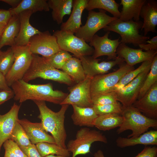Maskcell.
Segmentation results:
<instances>
[{
    "instance_id": "6da1fadb",
    "label": "cell",
    "mask_w": 157,
    "mask_h": 157,
    "mask_svg": "<svg viewBox=\"0 0 157 157\" xmlns=\"http://www.w3.org/2000/svg\"><path fill=\"white\" fill-rule=\"evenodd\" d=\"M15 94L14 99L22 103L28 100L47 101L60 105L68 94L54 90L50 83L32 84L19 80L11 86Z\"/></svg>"
},
{
    "instance_id": "7a4b0ae2",
    "label": "cell",
    "mask_w": 157,
    "mask_h": 157,
    "mask_svg": "<svg viewBox=\"0 0 157 157\" xmlns=\"http://www.w3.org/2000/svg\"><path fill=\"white\" fill-rule=\"evenodd\" d=\"M40 112L38 118L44 129L50 133L54 138L56 143L59 146L67 148L65 144L67 134L65 126V114L69 105H61L60 110L55 112L47 106L45 101L34 100Z\"/></svg>"
},
{
    "instance_id": "3957f363",
    "label": "cell",
    "mask_w": 157,
    "mask_h": 157,
    "mask_svg": "<svg viewBox=\"0 0 157 157\" xmlns=\"http://www.w3.org/2000/svg\"><path fill=\"white\" fill-rule=\"evenodd\" d=\"M37 78L51 80L68 85H72L74 83L68 75L53 67L45 58L33 54L31 65L22 79L28 83Z\"/></svg>"
},
{
    "instance_id": "277c9868",
    "label": "cell",
    "mask_w": 157,
    "mask_h": 157,
    "mask_svg": "<svg viewBox=\"0 0 157 157\" xmlns=\"http://www.w3.org/2000/svg\"><path fill=\"white\" fill-rule=\"evenodd\" d=\"M121 115L123 120L117 131L118 134L129 130L131 131L132 133L127 138H134L148 131L150 128L157 129V119L145 116L132 105L123 107Z\"/></svg>"
},
{
    "instance_id": "5b68a950",
    "label": "cell",
    "mask_w": 157,
    "mask_h": 157,
    "mask_svg": "<svg viewBox=\"0 0 157 157\" xmlns=\"http://www.w3.org/2000/svg\"><path fill=\"white\" fill-rule=\"evenodd\" d=\"M143 22L133 20L123 21L117 18L103 28L105 31H113L119 34L121 43L132 44L135 46L145 44L149 37L140 34L139 30L142 28Z\"/></svg>"
},
{
    "instance_id": "8992f818",
    "label": "cell",
    "mask_w": 157,
    "mask_h": 157,
    "mask_svg": "<svg viewBox=\"0 0 157 157\" xmlns=\"http://www.w3.org/2000/svg\"><path fill=\"white\" fill-rule=\"evenodd\" d=\"M96 142L106 143L108 140L106 136L99 131L82 128L77 131L75 138L68 142L67 149L72 153V157H76L90 153L92 144Z\"/></svg>"
},
{
    "instance_id": "52a82bcc",
    "label": "cell",
    "mask_w": 157,
    "mask_h": 157,
    "mask_svg": "<svg viewBox=\"0 0 157 157\" xmlns=\"http://www.w3.org/2000/svg\"><path fill=\"white\" fill-rule=\"evenodd\" d=\"M53 35L56 38L60 49L71 53L75 57L79 59L82 56H90L94 53V49L73 33L57 30Z\"/></svg>"
},
{
    "instance_id": "ba28073f",
    "label": "cell",
    "mask_w": 157,
    "mask_h": 157,
    "mask_svg": "<svg viewBox=\"0 0 157 157\" xmlns=\"http://www.w3.org/2000/svg\"><path fill=\"white\" fill-rule=\"evenodd\" d=\"M13 51L15 61L5 77L10 87L15 82L22 78L30 67L33 59L29 44L24 46L11 47Z\"/></svg>"
},
{
    "instance_id": "9c48e42d",
    "label": "cell",
    "mask_w": 157,
    "mask_h": 157,
    "mask_svg": "<svg viewBox=\"0 0 157 157\" xmlns=\"http://www.w3.org/2000/svg\"><path fill=\"white\" fill-rule=\"evenodd\" d=\"M119 65V68L115 72L97 75L92 78L90 85L91 98L109 92L124 75L134 69V66H130L124 62Z\"/></svg>"
},
{
    "instance_id": "30bf717a",
    "label": "cell",
    "mask_w": 157,
    "mask_h": 157,
    "mask_svg": "<svg viewBox=\"0 0 157 157\" xmlns=\"http://www.w3.org/2000/svg\"><path fill=\"white\" fill-rule=\"evenodd\" d=\"M106 12L101 9H99V12L92 10L89 11L85 24L80 27L75 33V35L86 42H89L98 31L118 18L109 16Z\"/></svg>"
},
{
    "instance_id": "8fae6325",
    "label": "cell",
    "mask_w": 157,
    "mask_h": 157,
    "mask_svg": "<svg viewBox=\"0 0 157 157\" xmlns=\"http://www.w3.org/2000/svg\"><path fill=\"white\" fill-rule=\"evenodd\" d=\"M92 78L86 76L83 80L69 88V94L60 105H71L83 107H92L90 92Z\"/></svg>"
},
{
    "instance_id": "7c38bea8",
    "label": "cell",
    "mask_w": 157,
    "mask_h": 157,
    "mask_svg": "<svg viewBox=\"0 0 157 157\" xmlns=\"http://www.w3.org/2000/svg\"><path fill=\"white\" fill-rule=\"evenodd\" d=\"M29 45L32 53L48 58L60 49L56 37L48 31L41 32L30 39Z\"/></svg>"
},
{
    "instance_id": "4fadbf2b",
    "label": "cell",
    "mask_w": 157,
    "mask_h": 157,
    "mask_svg": "<svg viewBox=\"0 0 157 157\" xmlns=\"http://www.w3.org/2000/svg\"><path fill=\"white\" fill-rule=\"evenodd\" d=\"M151 67L140 73L122 88L115 92L117 101L121 103L123 107L132 106L137 99L140 89Z\"/></svg>"
},
{
    "instance_id": "5bb4252c",
    "label": "cell",
    "mask_w": 157,
    "mask_h": 157,
    "mask_svg": "<svg viewBox=\"0 0 157 157\" xmlns=\"http://www.w3.org/2000/svg\"><path fill=\"white\" fill-rule=\"evenodd\" d=\"M110 31H107L102 36L95 34L89 42V45L94 47V52L92 57L96 59L103 56H108V60L116 59L118 56L117 49L121 43L119 38L111 40L108 38Z\"/></svg>"
},
{
    "instance_id": "9a60e30c",
    "label": "cell",
    "mask_w": 157,
    "mask_h": 157,
    "mask_svg": "<svg viewBox=\"0 0 157 157\" xmlns=\"http://www.w3.org/2000/svg\"><path fill=\"white\" fill-rule=\"evenodd\" d=\"M79 59L86 76L92 78L97 75L107 73L116 65L124 62L122 58L118 56L115 60L100 63L99 61L100 59L94 58L92 56H82Z\"/></svg>"
},
{
    "instance_id": "2e32d148",
    "label": "cell",
    "mask_w": 157,
    "mask_h": 157,
    "mask_svg": "<svg viewBox=\"0 0 157 157\" xmlns=\"http://www.w3.org/2000/svg\"><path fill=\"white\" fill-rule=\"evenodd\" d=\"M141 49H134L120 43L116 51L117 56L122 58L126 63L131 66H134L137 64L144 62L153 60L157 55V51L150 50L143 51Z\"/></svg>"
},
{
    "instance_id": "e0dca14e",
    "label": "cell",
    "mask_w": 157,
    "mask_h": 157,
    "mask_svg": "<svg viewBox=\"0 0 157 157\" xmlns=\"http://www.w3.org/2000/svg\"><path fill=\"white\" fill-rule=\"evenodd\" d=\"M132 106L145 116L157 119V82L142 98L137 100Z\"/></svg>"
},
{
    "instance_id": "ac0fdd59",
    "label": "cell",
    "mask_w": 157,
    "mask_h": 157,
    "mask_svg": "<svg viewBox=\"0 0 157 157\" xmlns=\"http://www.w3.org/2000/svg\"><path fill=\"white\" fill-rule=\"evenodd\" d=\"M25 131L31 144H36L41 142L56 144L51 135L43 128L41 122H32L26 119L18 121Z\"/></svg>"
},
{
    "instance_id": "d6986e66",
    "label": "cell",
    "mask_w": 157,
    "mask_h": 157,
    "mask_svg": "<svg viewBox=\"0 0 157 157\" xmlns=\"http://www.w3.org/2000/svg\"><path fill=\"white\" fill-rule=\"evenodd\" d=\"M20 106L14 103L10 110L3 115L0 114V151L2 145L10 139L16 123L19 119Z\"/></svg>"
},
{
    "instance_id": "ffe728a7",
    "label": "cell",
    "mask_w": 157,
    "mask_h": 157,
    "mask_svg": "<svg viewBox=\"0 0 157 157\" xmlns=\"http://www.w3.org/2000/svg\"><path fill=\"white\" fill-rule=\"evenodd\" d=\"M33 13L31 11L26 10L18 15L20 23V30L15 40V45L24 46L28 45L32 37L41 32L33 26L30 23V18Z\"/></svg>"
},
{
    "instance_id": "44dd1931",
    "label": "cell",
    "mask_w": 157,
    "mask_h": 157,
    "mask_svg": "<svg viewBox=\"0 0 157 157\" xmlns=\"http://www.w3.org/2000/svg\"><path fill=\"white\" fill-rule=\"evenodd\" d=\"M140 16L144 19L141 28L144 35L150 32H156L157 25V1L154 0H146L143 5Z\"/></svg>"
},
{
    "instance_id": "7402d4cb",
    "label": "cell",
    "mask_w": 157,
    "mask_h": 157,
    "mask_svg": "<svg viewBox=\"0 0 157 157\" xmlns=\"http://www.w3.org/2000/svg\"><path fill=\"white\" fill-rule=\"evenodd\" d=\"M88 0H73L70 16L60 26V30L75 33L81 26L82 13L86 7Z\"/></svg>"
},
{
    "instance_id": "603a6c76",
    "label": "cell",
    "mask_w": 157,
    "mask_h": 157,
    "mask_svg": "<svg viewBox=\"0 0 157 157\" xmlns=\"http://www.w3.org/2000/svg\"><path fill=\"white\" fill-rule=\"evenodd\" d=\"M117 146L120 148L133 146L138 144L156 145L157 131L152 130L147 131L135 138H126L118 137L116 140Z\"/></svg>"
},
{
    "instance_id": "cb8c5ba5",
    "label": "cell",
    "mask_w": 157,
    "mask_h": 157,
    "mask_svg": "<svg viewBox=\"0 0 157 157\" xmlns=\"http://www.w3.org/2000/svg\"><path fill=\"white\" fill-rule=\"evenodd\" d=\"M72 106L73 113L71 118L74 124L79 126H94V122L98 115L92 107H83Z\"/></svg>"
},
{
    "instance_id": "d4e9b609",
    "label": "cell",
    "mask_w": 157,
    "mask_h": 157,
    "mask_svg": "<svg viewBox=\"0 0 157 157\" xmlns=\"http://www.w3.org/2000/svg\"><path fill=\"white\" fill-rule=\"evenodd\" d=\"M146 0H121L122 6L119 19L123 21H140L141 8Z\"/></svg>"
},
{
    "instance_id": "484cf974",
    "label": "cell",
    "mask_w": 157,
    "mask_h": 157,
    "mask_svg": "<svg viewBox=\"0 0 157 157\" xmlns=\"http://www.w3.org/2000/svg\"><path fill=\"white\" fill-rule=\"evenodd\" d=\"M20 27L18 16H12L0 37V50L5 46L15 45V40L19 34Z\"/></svg>"
},
{
    "instance_id": "4316f807",
    "label": "cell",
    "mask_w": 157,
    "mask_h": 157,
    "mask_svg": "<svg viewBox=\"0 0 157 157\" xmlns=\"http://www.w3.org/2000/svg\"><path fill=\"white\" fill-rule=\"evenodd\" d=\"M73 0H49L47 2L50 8L52 10L53 20L58 24L63 22L64 17L70 15L72 8Z\"/></svg>"
},
{
    "instance_id": "83f0119b",
    "label": "cell",
    "mask_w": 157,
    "mask_h": 157,
    "mask_svg": "<svg viewBox=\"0 0 157 157\" xmlns=\"http://www.w3.org/2000/svg\"><path fill=\"white\" fill-rule=\"evenodd\" d=\"M61 69L76 83L83 80L86 77L80 60L75 57L69 59Z\"/></svg>"
},
{
    "instance_id": "f1b7e54d",
    "label": "cell",
    "mask_w": 157,
    "mask_h": 157,
    "mask_svg": "<svg viewBox=\"0 0 157 157\" xmlns=\"http://www.w3.org/2000/svg\"><path fill=\"white\" fill-rule=\"evenodd\" d=\"M50 8L46 0H22L16 7L9 9L12 16L18 15L21 12L26 10L33 13L38 11H48Z\"/></svg>"
},
{
    "instance_id": "f546056e",
    "label": "cell",
    "mask_w": 157,
    "mask_h": 157,
    "mask_svg": "<svg viewBox=\"0 0 157 157\" xmlns=\"http://www.w3.org/2000/svg\"><path fill=\"white\" fill-rule=\"evenodd\" d=\"M123 120L122 116L117 113L99 115L95 119L94 126L100 130L109 131L119 127Z\"/></svg>"
},
{
    "instance_id": "4dcf8cb0",
    "label": "cell",
    "mask_w": 157,
    "mask_h": 157,
    "mask_svg": "<svg viewBox=\"0 0 157 157\" xmlns=\"http://www.w3.org/2000/svg\"><path fill=\"white\" fill-rule=\"evenodd\" d=\"M119 6L114 0H88L85 9L88 11L95 9L103 10L110 13L113 17L119 18L120 14Z\"/></svg>"
},
{
    "instance_id": "1f68e13d",
    "label": "cell",
    "mask_w": 157,
    "mask_h": 157,
    "mask_svg": "<svg viewBox=\"0 0 157 157\" xmlns=\"http://www.w3.org/2000/svg\"><path fill=\"white\" fill-rule=\"evenodd\" d=\"M153 60L145 61L136 69L129 72L124 75L118 83L110 90V92L117 91L128 84L140 73L151 67Z\"/></svg>"
},
{
    "instance_id": "d6a6232c",
    "label": "cell",
    "mask_w": 157,
    "mask_h": 157,
    "mask_svg": "<svg viewBox=\"0 0 157 157\" xmlns=\"http://www.w3.org/2000/svg\"><path fill=\"white\" fill-rule=\"evenodd\" d=\"M36 146L42 157L53 154L62 156L65 157L70 156V152L67 148L60 147L56 144L41 142L37 144Z\"/></svg>"
},
{
    "instance_id": "836d02e7",
    "label": "cell",
    "mask_w": 157,
    "mask_h": 157,
    "mask_svg": "<svg viewBox=\"0 0 157 157\" xmlns=\"http://www.w3.org/2000/svg\"><path fill=\"white\" fill-rule=\"evenodd\" d=\"M157 82V55L153 58L150 71L140 89L137 99L142 98L151 87Z\"/></svg>"
},
{
    "instance_id": "e575fe53",
    "label": "cell",
    "mask_w": 157,
    "mask_h": 157,
    "mask_svg": "<svg viewBox=\"0 0 157 157\" xmlns=\"http://www.w3.org/2000/svg\"><path fill=\"white\" fill-rule=\"evenodd\" d=\"M10 139L14 141L19 147L32 144L24 129L18 121L15 125Z\"/></svg>"
},
{
    "instance_id": "d590c367",
    "label": "cell",
    "mask_w": 157,
    "mask_h": 157,
    "mask_svg": "<svg viewBox=\"0 0 157 157\" xmlns=\"http://www.w3.org/2000/svg\"><path fill=\"white\" fill-rule=\"evenodd\" d=\"M15 56L12 47L9 48L0 53V72L4 75L11 67L15 61Z\"/></svg>"
},
{
    "instance_id": "8d00e7d4",
    "label": "cell",
    "mask_w": 157,
    "mask_h": 157,
    "mask_svg": "<svg viewBox=\"0 0 157 157\" xmlns=\"http://www.w3.org/2000/svg\"><path fill=\"white\" fill-rule=\"evenodd\" d=\"M72 57L68 52L60 50L50 56L45 58L52 66L59 69H61L65 62Z\"/></svg>"
},
{
    "instance_id": "74e56055",
    "label": "cell",
    "mask_w": 157,
    "mask_h": 157,
    "mask_svg": "<svg viewBox=\"0 0 157 157\" xmlns=\"http://www.w3.org/2000/svg\"><path fill=\"white\" fill-rule=\"evenodd\" d=\"M92 107L98 115L110 113L121 115L123 108L122 105L119 101L110 104L93 105Z\"/></svg>"
},
{
    "instance_id": "f35d334b",
    "label": "cell",
    "mask_w": 157,
    "mask_h": 157,
    "mask_svg": "<svg viewBox=\"0 0 157 157\" xmlns=\"http://www.w3.org/2000/svg\"><path fill=\"white\" fill-rule=\"evenodd\" d=\"M5 150L4 157H28L13 141L8 139L3 144Z\"/></svg>"
},
{
    "instance_id": "ab89813d",
    "label": "cell",
    "mask_w": 157,
    "mask_h": 157,
    "mask_svg": "<svg viewBox=\"0 0 157 157\" xmlns=\"http://www.w3.org/2000/svg\"><path fill=\"white\" fill-rule=\"evenodd\" d=\"M93 105L115 104L118 102L115 92H112L94 96L91 98Z\"/></svg>"
},
{
    "instance_id": "60d3db41",
    "label": "cell",
    "mask_w": 157,
    "mask_h": 157,
    "mask_svg": "<svg viewBox=\"0 0 157 157\" xmlns=\"http://www.w3.org/2000/svg\"><path fill=\"white\" fill-rule=\"evenodd\" d=\"M19 147L28 157H42L35 144H32L28 146Z\"/></svg>"
},
{
    "instance_id": "b9f144b4",
    "label": "cell",
    "mask_w": 157,
    "mask_h": 157,
    "mask_svg": "<svg viewBox=\"0 0 157 157\" xmlns=\"http://www.w3.org/2000/svg\"><path fill=\"white\" fill-rule=\"evenodd\" d=\"M135 157H157V147L146 146Z\"/></svg>"
},
{
    "instance_id": "7bdbcfd3",
    "label": "cell",
    "mask_w": 157,
    "mask_h": 157,
    "mask_svg": "<svg viewBox=\"0 0 157 157\" xmlns=\"http://www.w3.org/2000/svg\"><path fill=\"white\" fill-rule=\"evenodd\" d=\"M138 47L142 50L145 51L150 50L157 51V36L148 40L145 44H140Z\"/></svg>"
},
{
    "instance_id": "ee69618b",
    "label": "cell",
    "mask_w": 157,
    "mask_h": 157,
    "mask_svg": "<svg viewBox=\"0 0 157 157\" xmlns=\"http://www.w3.org/2000/svg\"><path fill=\"white\" fill-rule=\"evenodd\" d=\"M14 92L13 90L0 89V105L14 97Z\"/></svg>"
},
{
    "instance_id": "f6af8a7d",
    "label": "cell",
    "mask_w": 157,
    "mask_h": 157,
    "mask_svg": "<svg viewBox=\"0 0 157 157\" xmlns=\"http://www.w3.org/2000/svg\"><path fill=\"white\" fill-rule=\"evenodd\" d=\"M12 15L8 10L0 9V23L7 24Z\"/></svg>"
},
{
    "instance_id": "bcb514c9",
    "label": "cell",
    "mask_w": 157,
    "mask_h": 157,
    "mask_svg": "<svg viewBox=\"0 0 157 157\" xmlns=\"http://www.w3.org/2000/svg\"><path fill=\"white\" fill-rule=\"evenodd\" d=\"M0 89H4L8 90H12L8 85L4 75L0 72Z\"/></svg>"
},
{
    "instance_id": "7dc6e473",
    "label": "cell",
    "mask_w": 157,
    "mask_h": 157,
    "mask_svg": "<svg viewBox=\"0 0 157 157\" xmlns=\"http://www.w3.org/2000/svg\"><path fill=\"white\" fill-rule=\"evenodd\" d=\"M22 0H1V1L8 3L12 6V8L17 7L21 2Z\"/></svg>"
},
{
    "instance_id": "c3c4849f",
    "label": "cell",
    "mask_w": 157,
    "mask_h": 157,
    "mask_svg": "<svg viewBox=\"0 0 157 157\" xmlns=\"http://www.w3.org/2000/svg\"><path fill=\"white\" fill-rule=\"evenodd\" d=\"M94 157H105L103 151L101 150H98L94 154Z\"/></svg>"
},
{
    "instance_id": "681fc988",
    "label": "cell",
    "mask_w": 157,
    "mask_h": 157,
    "mask_svg": "<svg viewBox=\"0 0 157 157\" xmlns=\"http://www.w3.org/2000/svg\"><path fill=\"white\" fill-rule=\"evenodd\" d=\"M7 24L0 23V37L1 36Z\"/></svg>"
},
{
    "instance_id": "f907efd6",
    "label": "cell",
    "mask_w": 157,
    "mask_h": 157,
    "mask_svg": "<svg viewBox=\"0 0 157 157\" xmlns=\"http://www.w3.org/2000/svg\"><path fill=\"white\" fill-rule=\"evenodd\" d=\"M44 157H65L64 156L61 155L54 156L53 155H47Z\"/></svg>"
},
{
    "instance_id": "816d5d0a",
    "label": "cell",
    "mask_w": 157,
    "mask_h": 157,
    "mask_svg": "<svg viewBox=\"0 0 157 157\" xmlns=\"http://www.w3.org/2000/svg\"><path fill=\"white\" fill-rule=\"evenodd\" d=\"M0 37H1V36H0ZM1 51L0 50V53H1Z\"/></svg>"
}]
</instances>
